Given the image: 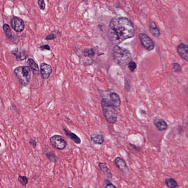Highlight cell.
<instances>
[{
    "mask_svg": "<svg viewBox=\"0 0 188 188\" xmlns=\"http://www.w3.org/2000/svg\"><path fill=\"white\" fill-rule=\"evenodd\" d=\"M69 188H72V187H69Z\"/></svg>",
    "mask_w": 188,
    "mask_h": 188,
    "instance_id": "4dcf8cb0",
    "label": "cell"
},
{
    "mask_svg": "<svg viewBox=\"0 0 188 188\" xmlns=\"http://www.w3.org/2000/svg\"><path fill=\"white\" fill-rule=\"evenodd\" d=\"M172 69L173 72H179L182 70L181 66L178 63H173L172 66Z\"/></svg>",
    "mask_w": 188,
    "mask_h": 188,
    "instance_id": "cb8c5ba5",
    "label": "cell"
},
{
    "mask_svg": "<svg viewBox=\"0 0 188 188\" xmlns=\"http://www.w3.org/2000/svg\"><path fill=\"white\" fill-rule=\"evenodd\" d=\"M104 182V188H117L109 180L107 179Z\"/></svg>",
    "mask_w": 188,
    "mask_h": 188,
    "instance_id": "d4e9b609",
    "label": "cell"
},
{
    "mask_svg": "<svg viewBox=\"0 0 188 188\" xmlns=\"http://www.w3.org/2000/svg\"><path fill=\"white\" fill-rule=\"evenodd\" d=\"M165 184L169 188H178L177 182L172 178L166 179L165 180Z\"/></svg>",
    "mask_w": 188,
    "mask_h": 188,
    "instance_id": "ffe728a7",
    "label": "cell"
},
{
    "mask_svg": "<svg viewBox=\"0 0 188 188\" xmlns=\"http://www.w3.org/2000/svg\"><path fill=\"white\" fill-rule=\"evenodd\" d=\"M51 145L54 148L62 150L66 148L67 145L64 137L59 134H55L50 138Z\"/></svg>",
    "mask_w": 188,
    "mask_h": 188,
    "instance_id": "5b68a950",
    "label": "cell"
},
{
    "mask_svg": "<svg viewBox=\"0 0 188 188\" xmlns=\"http://www.w3.org/2000/svg\"><path fill=\"white\" fill-rule=\"evenodd\" d=\"M3 31L6 38L8 39L12 40L13 38L12 30L10 27L7 24H4L3 26Z\"/></svg>",
    "mask_w": 188,
    "mask_h": 188,
    "instance_id": "d6986e66",
    "label": "cell"
},
{
    "mask_svg": "<svg viewBox=\"0 0 188 188\" xmlns=\"http://www.w3.org/2000/svg\"><path fill=\"white\" fill-rule=\"evenodd\" d=\"M153 123L155 127L159 131L166 130L168 125L166 122L159 116H155L153 118Z\"/></svg>",
    "mask_w": 188,
    "mask_h": 188,
    "instance_id": "30bf717a",
    "label": "cell"
},
{
    "mask_svg": "<svg viewBox=\"0 0 188 188\" xmlns=\"http://www.w3.org/2000/svg\"><path fill=\"white\" fill-rule=\"evenodd\" d=\"M139 38L142 46L149 51H152L155 48V44L151 38L145 33H140Z\"/></svg>",
    "mask_w": 188,
    "mask_h": 188,
    "instance_id": "8992f818",
    "label": "cell"
},
{
    "mask_svg": "<svg viewBox=\"0 0 188 188\" xmlns=\"http://www.w3.org/2000/svg\"><path fill=\"white\" fill-rule=\"evenodd\" d=\"M46 156L47 158L49 161L52 163H56L57 161V158L56 155L53 152H48L46 153Z\"/></svg>",
    "mask_w": 188,
    "mask_h": 188,
    "instance_id": "7402d4cb",
    "label": "cell"
},
{
    "mask_svg": "<svg viewBox=\"0 0 188 188\" xmlns=\"http://www.w3.org/2000/svg\"><path fill=\"white\" fill-rule=\"evenodd\" d=\"M110 100L112 103L116 108H119L121 105V100L119 95L116 92H112L110 95Z\"/></svg>",
    "mask_w": 188,
    "mask_h": 188,
    "instance_id": "2e32d148",
    "label": "cell"
},
{
    "mask_svg": "<svg viewBox=\"0 0 188 188\" xmlns=\"http://www.w3.org/2000/svg\"><path fill=\"white\" fill-rule=\"evenodd\" d=\"M38 4L40 9L44 10L45 9L46 4L43 0H39L38 1Z\"/></svg>",
    "mask_w": 188,
    "mask_h": 188,
    "instance_id": "4316f807",
    "label": "cell"
},
{
    "mask_svg": "<svg viewBox=\"0 0 188 188\" xmlns=\"http://www.w3.org/2000/svg\"><path fill=\"white\" fill-rule=\"evenodd\" d=\"M90 139L93 143L96 145H101L104 141V137L102 134H92Z\"/></svg>",
    "mask_w": 188,
    "mask_h": 188,
    "instance_id": "9a60e30c",
    "label": "cell"
},
{
    "mask_svg": "<svg viewBox=\"0 0 188 188\" xmlns=\"http://www.w3.org/2000/svg\"><path fill=\"white\" fill-rule=\"evenodd\" d=\"M134 34L133 24L127 18L115 17L110 22L108 37L113 45H118L124 40L133 37Z\"/></svg>",
    "mask_w": 188,
    "mask_h": 188,
    "instance_id": "6da1fadb",
    "label": "cell"
},
{
    "mask_svg": "<svg viewBox=\"0 0 188 188\" xmlns=\"http://www.w3.org/2000/svg\"><path fill=\"white\" fill-rule=\"evenodd\" d=\"M10 25L12 28L16 32H22L25 28L24 21L18 17H13L11 19Z\"/></svg>",
    "mask_w": 188,
    "mask_h": 188,
    "instance_id": "52a82bcc",
    "label": "cell"
},
{
    "mask_svg": "<svg viewBox=\"0 0 188 188\" xmlns=\"http://www.w3.org/2000/svg\"><path fill=\"white\" fill-rule=\"evenodd\" d=\"M128 67L130 70L132 71V72H134L137 68V64H136V63L135 62H134V61H130V62L128 63Z\"/></svg>",
    "mask_w": 188,
    "mask_h": 188,
    "instance_id": "484cf974",
    "label": "cell"
},
{
    "mask_svg": "<svg viewBox=\"0 0 188 188\" xmlns=\"http://www.w3.org/2000/svg\"><path fill=\"white\" fill-rule=\"evenodd\" d=\"M63 131H64L66 136L69 137L75 143L78 144V145H79L81 143V140L80 137H79L77 134L71 132L69 129L65 127L63 128Z\"/></svg>",
    "mask_w": 188,
    "mask_h": 188,
    "instance_id": "4fadbf2b",
    "label": "cell"
},
{
    "mask_svg": "<svg viewBox=\"0 0 188 188\" xmlns=\"http://www.w3.org/2000/svg\"><path fill=\"white\" fill-rule=\"evenodd\" d=\"M18 181L24 187H26L28 183V178L26 176H24L19 175L18 177Z\"/></svg>",
    "mask_w": 188,
    "mask_h": 188,
    "instance_id": "603a6c76",
    "label": "cell"
},
{
    "mask_svg": "<svg viewBox=\"0 0 188 188\" xmlns=\"http://www.w3.org/2000/svg\"><path fill=\"white\" fill-rule=\"evenodd\" d=\"M177 51L183 59L188 62V46L184 43L179 44L177 48Z\"/></svg>",
    "mask_w": 188,
    "mask_h": 188,
    "instance_id": "7c38bea8",
    "label": "cell"
},
{
    "mask_svg": "<svg viewBox=\"0 0 188 188\" xmlns=\"http://www.w3.org/2000/svg\"><path fill=\"white\" fill-rule=\"evenodd\" d=\"M14 73L22 86H27L30 84L31 79V71L29 66H19L14 69Z\"/></svg>",
    "mask_w": 188,
    "mask_h": 188,
    "instance_id": "277c9868",
    "label": "cell"
},
{
    "mask_svg": "<svg viewBox=\"0 0 188 188\" xmlns=\"http://www.w3.org/2000/svg\"><path fill=\"white\" fill-rule=\"evenodd\" d=\"M150 30L151 33L154 37L158 38L160 35L159 30L157 27L155 22L153 20H151L150 22Z\"/></svg>",
    "mask_w": 188,
    "mask_h": 188,
    "instance_id": "e0dca14e",
    "label": "cell"
},
{
    "mask_svg": "<svg viewBox=\"0 0 188 188\" xmlns=\"http://www.w3.org/2000/svg\"><path fill=\"white\" fill-rule=\"evenodd\" d=\"M187 118H188V116H187Z\"/></svg>",
    "mask_w": 188,
    "mask_h": 188,
    "instance_id": "1f68e13d",
    "label": "cell"
},
{
    "mask_svg": "<svg viewBox=\"0 0 188 188\" xmlns=\"http://www.w3.org/2000/svg\"><path fill=\"white\" fill-rule=\"evenodd\" d=\"M83 54L85 57H91L95 56V52L93 48H85L83 51Z\"/></svg>",
    "mask_w": 188,
    "mask_h": 188,
    "instance_id": "44dd1931",
    "label": "cell"
},
{
    "mask_svg": "<svg viewBox=\"0 0 188 188\" xmlns=\"http://www.w3.org/2000/svg\"><path fill=\"white\" fill-rule=\"evenodd\" d=\"M56 36L53 33L50 34L47 36L45 37V40H52L55 39L56 38Z\"/></svg>",
    "mask_w": 188,
    "mask_h": 188,
    "instance_id": "83f0119b",
    "label": "cell"
},
{
    "mask_svg": "<svg viewBox=\"0 0 188 188\" xmlns=\"http://www.w3.org/2000/svg\"><path fill=\"white\" fill-rule=\"evenodd\" d=\"M114 163L116 167L123 173H128L129 172L128 167L125 160L120 157H118L115 159Z\"/></svg>",
    "mask_w": 188,
    "mask_h": 188,
    "instance_id": "8fae6325",
    "label": "cell"
},
{
    "mask_svg": "<svg viewBox=\"0 0 188 188\" xmlns=\"http://www.w3.org/2000/svg\"><path fill=\"white\" fill-rule=\"evenodd\" d=\"M98 166L101 171L103 172V173L108 178H112L113 175L111 170L107 166L106 163L99 162L98 163Z\"/></svg>",
    "mask_w": 188,
    "mask_h": 188,
    "instance_id": "ac0fdd59",
    "label": "cell"
},
{
    "mask_svg": "<svg viewBox=\"0 0 188 188\" xmlns=\"http://www.w3.org/2000/svg\"><path fill=\"white\" fill-rule=\"evenodd\" d=\"M40 68L42 78L46 80L49 78L53 71L51 66L46 63H43L40 64Z\"/></svg>",
    "mask_w": 188,
    "mask_h": 188,
    "instance_id": "ba28073f",
    "label": "cell"
},
{
    "mask_svg": "<svg viewBox=\"0 0 188 188\" xmlns=\"http://www.w3.org/2000/svg\"><path fill=\"white\" fill-rule=\"evenodd\" d=\"M29 143L34 148H35L37 145V142L35 139L32 138L29 141Z\"/></svg>",
    "mask_w": 188,
    "mask_h": 188,
    "instance_id": "f546056e",
    "label": "cell"
},
{
    "mask_svg": "<svg viewBox=\"0 0 188 188\" xmlns=\"http://www.w3.org/2000/svg\"><path fill=\"white\" fill-rule=\"evenodd\" d=\"M113 54L115 61L119 65L126 66L132 61V55L130 51L118 45L113 48Z\"/></svg>",
    "mask_w": 188,
    "mask_h": 188,
    "instance_id": "3957f363",
    "label": "cell"
},
{
    "mask_svg": "<svg viewBox=\"0 0 188 188\" xmlns=\"http://www.w3.org/2000/svg\"><path fill=\"white\" fill-rule=\"evenodd\" d=\"M27 63L31 69L34 75L38 76L40 74V69L38 64L33 59L30 58L28 60Z\"/></svg>",
    "mask_w": 188,
    "mask_h": 188,
    "instance_id": "5bb4252c",
    "label": "cell"
},
{
    "mask_svg": "<svg viewBox=\"0 0 188 188\" xmlns=\"http://www.w3.org/2000/svg\"><path fill=\"white\" fill-rule=\"evenodd\" d=\"M11 52L15 56L16 60L18 61H23L29 56L28 53L25 50L18 48H13Z\"/></svg>",
    "mask_w": 188,
    "mask_h": 188,
    "instance_id": "9c48e42d",
    "label": "cell"
},
{
    "mask_svg": "<svg viewBox=\"0 0 188 188\" xmlns=\"http://www.w3.org/2000/svg\"><path fill=\"white\" fill-rule=\"evenodd\" d=\"M101 106L104 116L108 122L114 124L116 122L118 113L116 107L112 103L110 99L103 98L101 100Z\"/></svg>",
    "mask_w": 188,
    "mask_h": 188,
    "instance_id": "7a4b0ae2",
    "label": "cell"
},
{
    "mask_svg": "<svg viewBox=\"0 0 188 188\" xmlns=\"http://www.w3.org/2000/svg\"><path fill=\"white\" fill-rule=\"evenodd\" d=\"M40 48L42 51H45V50H47V51H50L51 50V48H50L49 45L48 44L42 45L40 47Z\"/></svg>",
    "mask_w": 188,
    "mask_h": 188,
    "instance_id": "f1b7e54d",
    "label": "cell"
}]
</instances>
